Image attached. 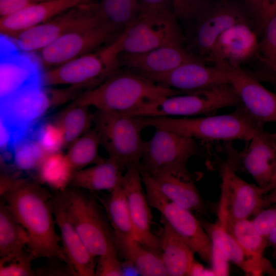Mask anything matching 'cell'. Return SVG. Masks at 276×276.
<instances>
[{"instance_id": "24", "label": "cell", "mask_w": 276, "mask_h": 276, "mask_svg": "<svg viewBox=\"0 0 276 276\" xmlns=\"http://www.w3.org/2000/svg\"><path fill=\"white\" fill-rule=\"evenodd\" d=\"M1 60V101L32 86L44 85L43 73L33 60L14 50L3 49Z\"/></svg>"}, {"instance_id": "34", "label": "cell", "mask_w": 276, "mask_h": 276, "mask_svg": "<svg viewBox=\"0 0 276 276\" xmlns=\"http://www.w3.org/2000/svg\"><path fill=\"white\" fill-rule=\"evenodd\" d=\"M100 140L95 127L91 128L70 146L66 154L74 172L102 162L98 152Z\"/></svg>"}, {"instance_id": "37", "label": "cell", "mask_w": 276, "mask_h": 276, "mask_svg": "<svg viewBox=\"0 0 276 276\" xmlns=\"http://www.w3.org/2000/svg\"><path fill=\"white\" fill-rule=\"evenodd\" d=\"M27 133L37 141L47 155L60 152L65 146L63 131L57 122L38 121L29 128Z\"/></svg>"}, {"instance_id": "5", "label": "cell", "mask_w": 276, "mask_h": 276, "mask_svg": "<svg viewBox=\"0 0 276 276\" xmlns=\"http://www.w3.org/2000/svg\"><path fill=\"white\" fill-rule=\"evenodd\" d=\"M119 37L98 50L43 73L44 85H67L86 91L101 84L121 67Z\"/></svg>"}, {"instance_id": "49", "label": "cell", "mask_w": 276, "mask_h": 276, "mask_svg": "<svg viewBox=\"0 0 276 276\" xmlns=\"http://www.w3.org/2000/svg\"><path fill=\"white\" fill-rule=\"evenodd\" d=\"M266 239L268 246L272 249V257L276 260V227L270 232Z\"/></svg>"}, {"instance_id": "26", "label": "cell", "mask_w": 276, "mask_h": 276, "mask_svg": "<svg viewBox=\"0 0 276 276\" xmlns=\"http://www.w3.org/2000/svg\"><path fill=\"white\" fill-rule=\"evenodd\" d=\"M150 176L157 189L174 203L192 212H205L203 199L188 170Z\"/></svg>"}, {"instance_id": "13", "label": "cell", "mask_w": 276, "mask_h": 276, "mask_svg": "<svg viewBox=\"0 0 276 276\" xmlns=\"http://www.w3.org/2000/svg\"><path fill=\"white\" fill-rule=\"evenodd\" d=\"M120 35L111 27L104 24L72 32L39 51V59L42 65L49 70L96 51Z\"/></svg>"}, {"instance_id": "6", "label": "cell", "mask_w": 276, "mask_h": 276, "mask_svg": "<svg viewBox=\"0 0 276 276\" xmlns=\"http://www.w3.org/2000/svg\"><path fill=\"white\" fill-rule=\"evenodd\" d=\"M241 106L239 98L228 83L166 97L145 104L126 114L142 117H188L208 115L221 108Z\"/></svg>"}, {"instance_id": "9", "label": "cell", "mask_w": 276, "mask_h": 276, "mask_svg": "<svg viewBox=\"0 0 276 276\" xmlns=\"http://www.w3.org/2000/svg\"><path fill=\"white\" fill-rule=\"evenodd\" d=\"M97 4L81 3L49 21L26 30L12 38L15 45L25 52H39L68 33L103 24L97 12Z\"/></svg>"}, {"instance_id": "39", "label": "cell", "mask_w": 276, "mask_h": 276, "mask_svg": "<svg viewBox=\"0 0 276 276\" xmlns=\"http://www.w3.org/2000/svg\"><path fill=\"white\" fill-rule=\"evenodd\" d=\"M249 17L257 34L263 33L276 13V0H247Z\"/></svg>"}, {"instance_id": "19", "label": "cell", "mask_w": 276, "mask_h": 276, "mask_svg": "<svg viewBox=\"0 0 276 276\" xmlns=\"http://www.w3.org/2000/svg\"><path fill=\"white\" fill-rule=\"evenodd\" d=\"M147 78L186 94L229 83L222 68L208 65L202 60L190 61L167 73Z\"/></svg>"}, {"instance_id": "12", "label": "cell", "mask_w": 276, "mask_h": 276, "mask_svg": "<svg viewBox=\"0 0 276 276\" xmlns=\"http://www.w3.org/2000/svg\"><path fill=\"white\" fill-rule=\"evenodd\" d=\"M194 20L187 50L203 60L225 30L241 22L251 23L244 9L230 0H208Z\"/></svg>"}, {"instance_id": "17", "label": "cell", "mask_w": 276, "mask_h": 276, "mask_svg": "<svg viewBox=\"0 0 276 276\" xmlns=\"http://www.w3.org/2000/svg\"><path fill=\"white\" fill-rule=\"evenodd\" d=\"M142 183L139 167L136 165L126 169L120 182L127 198L134 239L161 256L158 237L151 231L153 216Z\"/></svg>"}, {"instance_id": "23", "label": "cell", "mask_w": 276, "mask_h": 276, "mask_svg": "<svg viewBox=\"0 0 276 276\" xmlns=\"http://www.w3.org/2000/svg\"><path fill=\"white\" fill-rule=\"evenodd\" d=\"M201 222L213 244L246 275L276 276V268L269 260L264 256H255L246 251L218 221L215 223Z\"/></svg>"}, {"instance_id": "11", "label": "cell", "mask_w": 276, "mask_h": 276, "mask_svg": "<svg viewBox=\"0 0 276 276\" xmlns=\"http://www.w3.org/2000/svg\"><path fill=\"white\" fill-rule=\"evenodd\" d=\"M141 175L150 206L160 212L195 254L205 262L211 264L213 243L201 222L192 211L176 204L164 195L149 174L141 172Z\"/></svg>"}, {"instance_id": "36", "label": "cell", "mask_w": 276, "mask_h": 276, "mask_svg": "<svg viewBox=\"0 0 276 276\" xmlns=\"http://www.w3.org/2000/svg\"><path fill=\"white\" fill-rule=\"evenodd\" d=\"M38 170L39 180L58 191L66 189L74 172L66 155L60 152L47 155Z\"/></svg>"}, {"instance_id": "46", "label": "cell", "mask_w": 276, "mask_h": 276, "mask_svg": "<svg viewBox=\"0 0 276 276\" xmlns=\"http://www.w3.org/2000/svg\"><path fill=\"white\" fill-rule=\"evenodd\" d=\"M33 3V0H0L1 18L15 14Z\"/></svg>"}, {"instance_id": "55", "label": "cell", "mask_w": 276, "mask_h": 276, "mask_svg": "<svg viewBox=\"0 0 276 276\" xmlns=\"http://www.w3.org/2000/svg\"><path fill=\"white\" fill-rule=\"evenodd\" d=\"M273 135L274 137H275V139H276V132L274 133H273Z\"/></svg>"}, {"instance_id": "38", "label": "cell", "mask_w": 276, "mask_h": 276, "mask_svg": "<svg viewBox=\"0 0 276 276\" xmlns=\"http://www.w3.org/2000/svg\"><path fill=\"white\" fill-rule=\"evenodd\" d=\"M47 155L37 141L27 132L15 145L12 159L16 167L28 171L38 168Z\"/></svg>"}, {"instance_id": "44", "label": "cell", "mask_w": 276, "mask_h": 276, "mask_svg": "<svg viewBox=\"0 0 276 276\" xmlns=\"http://www.w3.org/2000/svg\"><path fill=\"white\" fill-rule=\"evenodd\" d=\"M252 222L257 231L267 239L270 232L276 227V204L262 210L255 215Z\"/></svg>"}, {"instance_id": "14", "label": "cell", "mask_w": 276, "mask_h": 276, "mask_svg": "<svg viewBox=\"0 0 276 276\" xmlns=\"http://www.w3.org/2000/svg\"><path fill=\"white\" fill-rule=\"evenodd\" d=\"M44 85L26 88L1 101V117L13 126L27 130L52 105L65 101V89L48 90Z\"/></svg>"}, {"instance_id": "33", "label": "cell", "mask_w": 276, "mask_h": 276, "mask_svg": "<svg viewBox=\"0 0 276 276\" xmlns=\"http://www.w3.org/2000/svg\"><path fill=\"white\" fill-rule=\"evenodd\" d=\"M97 8L102 22L120 34L139 14V0H102Z\"/></svg>"}, {"instance_id": "2", "label": "cell", "mask_w": 276, "mask_h": 276, "mask_svg": "<svg viewBox=\"0 0 276 276\" xmlns=\"http://www.w3.org/2000/svg\"><path fill=\"white\" fill-rule=\"evenodd\" d=\"M186 94L128 70L120 69L73 102L96 109L127 114L166 97Z\"/></svg>"}, {"instance_id": "10", "label": "cell", "mask_w": 276, "mask_h": 276, "mask_svg": "<svg viewBox=\"0 0 276 276\" xmlns=\"http://www.w3.org/2000/svg\"><path fill=\"white\" fill-rule=\"evenodd\" d=\"M155 129L152 137L144 142L140 172L154 176L188 170V160L199 153L196 140L167 129Z\"/></svg>"}, {"instance_id": "48", "label": "cell", "mask_w": 276, "mask_h": 276, "mask_svg": "<svg viewBox=\"0 0 276 276\" xmlns=\"http://www.w3.org/2000/svg\"><path fill=\"white\" fill-rule=\"evenodd\" d=\"M228 260L223 255L217 247L213 244L212 270L215 275H228V270L227 264Z\"/></svg>"}, {"instance_id": "32", "label": "cell", "mask_w": 276, "mask_h": 276, "mask_svg": "<svg viewBox=\"0 0 276 276\" xmlns=\"http://www.w3.org/2000/svg\"><path fill=\"white\" fill-rule=\"evenodd\" d=\"M218 221L248 252L263 256L268 246L267 239L255 228L252 221L248 219H234L218 214Z\"/></svg>"}, {"instance_id": "52", "label": "cell", "mask_w": 276, "mask_h": 276, "mask_svg": "<svg viewBox=\"0 0 276 276\" xmlns=\"http://www.w3.org/2000/svg\"><path fill=\"white\" fill-rule=\"evenodd\" d=\"M82 1L83 3H87L93 2L92 0H82Z\"/></svg>"}, {"instance_id": "53", "label": "cell", "mask_w": 276, "mask_h": 276, "mask_svg": "<svg viewBox=\"0 0 276 276\" xmlns=\"http://www.w3.org/2000/svg\"><path fill=\"white\" fill-rule=\"evenodd\" d=\"M33 1L35 3H39V2H41L46 1L48 0H33Z\"/></svg>"}, {"instance_id": "35", "label": "cell", "mask_w": 276, "mask_h": 276, "mask_svg": "<svg viewBox=\"0 0 276 276\" xmlns=\"http://www.w3.org/2000/svg\"><path fill=\"white\" fill-rule=\"evenodd\" d=\"M89 107L73 103L59 117L57 122L63 131L65 146H70L91 128L94 113Z\"/></svg>"}, {"instance_id": "45", "label": "cell", "mask_w": 276, "mask_h": 276, "mask_svg": "<svg viewBox=\"0 0 276 276\" xmlns=\"http://www.w3.org/2000/svg\"><path fill=\"white\" fill-rule=\"evenodd\" d=\"M49 262L38 267L35 271L37 275H77L73 267L68 263L57 259H48Z\"/></svg>"}, {"instance_id": "8", "label": "cell", "mask_w": 276, "mask_h": 276, "mask_svg": "<svg viewBox=\"0 0 276 276\" xmlns=\"http://www.w3.org/2000/svg\"><path fill=\"white\" fill-rule=\"evenodd\" d=\"M171 9L140 14L119 36L121 53H139L168 45L182 46L183 37Z\"/></svg>"}, {"instance_id": "54", "label": "cell", "mask_w": 276, "mask_h": 276, "mask_svg": "<svg viewBox=\"0 0 276 276\" xmlns=\"http://www.w3.org/2000/svg\"><path fill=\"white\" fill-rule=\"evenodd\" d=\"M270 69L276 74V67H273Z\"/></svg>"}, {"instance_id": "40", "label": "cell", "mask_w": 276, "mask_h": 276, "mask_svg": "<svg viewBox=\"0 0 276 276\" xmlns=\"http://www.w3.org/2000/svg\"><path fill=\"white\" fill-rule=\"evenodd\" d=\"M34 259V257L28 251L18 256L0 258V275H36L32 267Z\"/></svg>"}, {"instance_id": "41", "label": "cell", "mask_w": 276, "mask_h": 276, "mask_svg": "<svg viewBox=\"0 0 276 276\" xmlns=\"http://www.w3.org/2000/svg\"><path fill=\"white\" fill-rule=\"evenodd\" d=\"M263 33L262 39L259 42V59L270 68L276 67V13L268 21Z\"/></svg>"}, {"instance_id": "22", "label": "cell", "mask_w": 276, "mask_h": 276, "mask_svg": "<svg viewBox=\"0 0 276 276\" xmlns=\"http://www.w3.org/2000/svg\"><path fill=\"white\" fill-rule=\"evenodd\" d=\"M195 60L202 59L183 47L175 45L139 53L122 52L119 55L121 66L146 77L167 73L185 62Z\"/></svg>"}, {"instance_id": "28", "label": "cell", "mask_w": 276, "mask_h": 276, "mask_svg": "<svg viewBox=\"0 0 276 276\" xmlns=\"http://www.w3.org/2000/svg\"><path fill=\"white\" fill-rule=\"evenodd\" d=\"M125 169L108 157L93 166L75 171L69 185L92 193L110 192L120 183Z\"/></svg>"}, {"instance_id": "43", "label": "cell", "mask_w": 276, "mask_h": 276, "mask_svg": "<svg viewBox=\"0 0 276 276\" xmlns=\"http://www.w3.org/2000/svg\"><path fill=\"white\" fill-rule=\"evenodd\" d=\"M117 251L98 257L96 268V275H123L122 263Z\"/></svg>"}, {"instance_id": "25", "label": "cell", "mask_w": 276, "mask_h": 276, "mask_svg": "<svg viewBox=\"0 0 276 276\" xmlns=\"http://www.w3.org/2000/svg\"><path fill=\"white\" fill-rule=\"evenodd\" d=\"M81 3L82 0H48L32 4L15 14L1 18V33L12 38Z\"/></svg>"}, {"instance_id": "7", "label": "cell", "mask_w": 276, "mask_h": 276, "mask_svg": "<svg viewBox=\"0 0 276 276\" xmlns=\"http://www.w3.org/2000/svg\"><path fill=\"white\" fill-rule=\"evenodd\" d=\"M94 125L109 158L125 170L131 165L139 167L144 142L141 132L146 128L140 117L97 109Z\"/></svg>"}, {"instance_id": "3", "label": "cell", "mask_w": 276, "mask_h": 276, "mask_svg": "<svg viewBox=\"0 0 276 276\" xmlns=\"http://www.w3.org/2000/svg\"><path fill=\"white\" fill-rule=\"evenodd\" d=\"M140 117L146 128L167 129L206 141H249L263 127L242 106L230 113L199 118Z\"/></svg>"}, {"instance_id": "20", "label": "cell", "mask_w": 276, "mask_h": 276, "mask_svg": "<svg viewBox=\"0 0 276 276\" xmlns=\"http://www.w3.org/2000/svg\"><path fill=\"white\" fill-rule=\"evenodd\" d=\"M245 150L227 163L234 170L237 166L249 174L264 188L269 183L276 163V139L263 127L258 131Z\"/></svg>"}, {"instance_id": "29", "label": "cell", "mask_w": 276, "mask_h": 276, "mask_svg": "<svg viewBox=\"0 0 276 276\" xmlns=\"http://www.w3.org/2000/svg\"><path fill=\"white\" fill-rule=\"evenodd\" d=\"M119 256L131 262L140 275L165 276L167 272L162 257L132 238L114 236Z\"/></svg>"}, {"instance_id": "1", "label": "cell", "mask_w": 276, "mask_h": 276, "mask_svg": "<svg viewBox=\"0 0 276 276\" xmlns=\"http://www.w3.org/2000/svg\"><path fill=\"white\" fill-rule=\"evenodd\" d=\"M1 194L27 233L28 251L35 259H57L70 264L55 230L52 193L37 183L21 179L13 180Z\"/></svg>"}, {"instance_id": "18", "label": "cell", "mask_w": 276, "mask_h": 276, "mask_svg": "<svg viewBox=\"0 0 276 276\" xmlns=\"http://www.w3.org/2000/svg\"><path fill=\"white\" fill-rule=\"evenodd\" d=\"M257 34L249 21L233 25L219 36L204 61L214 65L224 62L241 66L255 55H259Z\"/></svg>"}, {"instance_id": "47", "label": "cell", "mask_w": 276, "mask_h": 276, "mask_svg": "<svg viewBox=\"0 0 276 276\" xmlns=\"http://www.w3.org/2000/svg\"><path fill=\"white\" fill-rule=\"evenodd\" d=\"M172 0H139V14H147L171 9Z\"/></svg>"}, {"instance_id": "30", "label": "cell", "mask_w": 276, "mask_h": 276, "mask_svg": "<svg viewBox=\"0 0 276 276\" xmlns=\"http://www.w3.org/2000/svg\"><path fill=\"white\" fill-rule=\"evenodd\" d=\"M103 207L114 236L134 239V232L124 190L120 184L102 196L93 193Z\"/></svg>"}, {"instance_id": "21", "label": "cell", "mask_w": 276, "mask_h": 276, "mask_svg": "<svg viewBox=\"0 0 276 276\" xmlns=\"http://www.w3.org/2000/svg\"><path fill=\"white\" fill-rule=\"evenodd\" d=\"M51 204L64 252L79 276L96 275L95 257L88 250L66 214L60 191L52 193Z\"/></svg>"}, {"instance_id": "50", "label": "cell", "mask_w": 276, "mask_h": 276, "mask_svg": "<svg viewBox=\"0 0 276 276\" xmlns=\"http://www.w3.org/2000/svg\"><path fill=\"white\" fill-rule=\"evenodd\" d=\"M264 200L265 208L271 204H276V187L270 193L264 195Z\"/></svg>"}, {"instance_id": "16", "label": "cell", "mask_w": 276, "mask_h": 276, "mask_svg": "<svg viewBox=\"0 0 276 276\" xmlns=\"http://www.w3.org/2000/svg\"><path fill=\"white\" fill-rule=\"evenodd\" d=\"M226 73L242 106L256 121L264 124L276 122V94L264 87L240 66L222 62L215 64Z\"/></svg>"}, {"instance_id": "42", "label": "cell", "mask_w": 276, "mask_h": 276, "mask_svg": "<svg viewBox=\"0 0 276 276\" xmlns=\"http://www.w3.org/2000/svg\"><path fill=\"white\" fill-rule=\"evenodd\" d=\"M208 0H172L173 13L177 19L189 21L195 17Z\"/></svg>"}, {"instance_id": "15", "label": "cell", "mask_w": 276, "mask_h": 276, "mask_svg": "<svg viewBox=\"0 0 276 276\" xmlns=\"http://www.w3.org/2000/svg\"><path fill=\"white\" fill-rule=\"evenodd\" d=\"M221 196L218 214L234 219H248L265 208L263 188L239 177L227 163L221 168Z\"/></svg>"}, {"instance_id": "31", "label": "cell", "mask_w": 276, "mask_h": 276, "mask_svg": "<svg viewBox=\"0 0 276 276\" xmlns=\"http://www.w3.org/2000/svg\"><path fill=\"white\" fill-rule=\"evenodd\" d=\"M28 234L2 199L0 203V258L21 255L28 251Z\"/></svg>"}, {"instance_id": "27", "label": "cell", "mask_w": 276, "mask_h": 276, "mask_svg": "<svg viewBox=\"0 0 276 276\" xmlns=\"http://www.w3.org/2000/svg\"><path fill=\"white\" fill-rule=\"evenodd\" d=\"M160 222L162 225L157 236L168 275H189L195 261L194 252L162 216Z\"/></svg>"}, {"instance_id": "4", "label": "cell", "mask_w": 276, "mask_h": 276, "mask_svg": "<svg viewBox=\"0 0 276 276\" xmlns=\"http://www.w3.org/2000/svg\"><path fill=\"white\" fill-rule=\"evenodd\" d=\"M60 191L67 216L91 255L96 258L117 251L114 232L94 194L74 187Z\"/></svg>"}, {"instance_id": "51", "label": "cell", "mask_w": 276, "mask_h": 276, "mask_svg": "<svg viewBox=\"0 0 276 276\" xmlns=\"http://www.w3.org/2000/svg\"><path fill=\"white\" fill-rule=\"evenodd\" d=\"M275 187H276V163H275V165L274 166V168L273 170V172L272 173L271 180L269 184L266 187L263 188V190L265 192V194L266 193L270 192V191L273 190Z\"/></svg>"}]
</instances>
